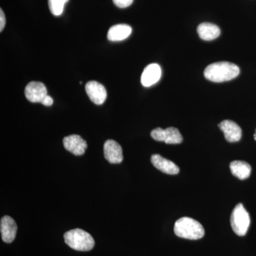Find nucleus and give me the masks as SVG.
<instances>
[{
	"mask_svg": "<svg viewBox=\"0 0 256 256\" xmlns=\"http://www.w3.org/2000/svg\"><path fill=\"white\" fill-rule=\"evenodd\" d=\"M151 136L154 140L164 142L166 144H180L183 138L178 128L170 127L166 129L158 128L151 132Z\"/></svg>",
	"mask_w": 256,
	"mask_h": 256,
	"instance_id": "39448f33",
	"label": "nucleus"
},
{
	"mask_svg": "<svg viewBox=\"0 0 256 256\" xmlns=\"http://www.w3.org/2000/svg\"><path fill=\"white\" fill-rule=\"evenodd\" d=\"M63 142L65 149L75 156H82L87 149V142L77 134H72L64 138Z\"/></svg>",
	"mask_w": 256,
	"mask_h": 256,
	"instance_id": "1a4fd4ad",
	"label": "nucleus"
},
{
	"mask_svg": "<svg viewBox=\"0 0 256 256\" xmlns=\"http://www.w3.org/2000/svg\"><path fill=\"white\" fill-rule=\"evenodd\" d=\"M104 156L110 164H120L124 160L122 148L112 140H108L104 144Z\"/></svg>",
	"mask_w": 256,
	"mask_h": 256,
	"instance_id": "6e6552de",
	"label": "nucleus"
},
{
	"mask_svg": "<svg viewBox=\"0 0 256 256\" xmlns=\"http://www.w3.org/2000/svg\"><path fill=\"white\" fill-rule=\"evenodd\" d=\"M174 232L178 237L188 240H198L203 238L205 234L202 224L190 217H182L176 220Z\"/></svg>",
	"mask_w": 256,
	"mask_h": 256,
	"instance_id": "f03ea898",
	"label": "nucleus"
},
{
	"mask_svg": "<svg viewBox=\"0 0 256 256\" xmlns=\"http://www.w3.org/2000/svg\"><path fill=\"white\" fill-rule=\"evenodd\" d=\"M218 127L224 132L225 139L229 142H238L242 137V130L234 121L226 120L222 121Z\"/></svg>",
	"mask_w": 256,
	"mask_h": 256,
	"instance_id": "9d476101",
	"label": "nucleus"
},
{
	"mask_svg": "<svg viewBox=\"0 0 256 256\" xmlns=\"http://www.w3.org/2000/svg\"><path fill=\"white\" fill-rule=\"evenodd\" d=\"M230 170L232 174L239 180H246L250 176L252 172V166L248 163L244 161L232 162L230 164Z\"/></svg>",
	"mask_w": 256,
	"mask_h": 256,
	"instance_id": "dca6fc26",
	"label": "nucleus"
},
{
	"mask_svg": "<svg viewBox=\"0 0 256 256\" xmlns=\"http://www.w3.org/2000/svg\"><path fill=\"white\" fill-rule=\"evenodd\" d=\"M116 6L119 8H126L132 4L133 0H112Z\"/></svg>",
	"mask_w": 256,
	"mask_h": 256,
	"instance_id": "a211bd4d",
	"label": "nucleus"
},
{
	"mask_svg": "<svg viewBox=\"0 0 256 256\" xmlns=\"http://www.w3.org/2000/svg\"><path fill=\"white\" fill-rule=\"evenodd\" d=\"M86 92L90 100L96 105H102L107 98L106 88L100 82L94 80L87 82Z\"/></svg>",
	"mask_w": 256,
	"mask_h": 256,
	"instance_id": "423d86ee",
	"label": "nucleus"
},
{
	"mask_svg": "<svg viewBox=\"0 0 256 256\" xmlns=\"http://www.w3.org/2000/svg\"><path fill=\"white\" fill-rule=\"evenodd\" d=\"M254 139H255L256 140V134H254Z\"/></svg>",
	"mask_w": 256,
	"mask_h": 256,
	"instance_id": "412c9836",
	"label": "nucleus"
},
{
	"mask_svg": "<svg viewBox=\"0 0 256 256\" xmlns=\"http://www.w3.org/2000/svg\"><path fill=\"white\" fill-rule=\"evenodd\" d=\"M132 33V28L128 24H117L111 26L108 32V40L111 42H119L126 40Z\"/></svg>",
	"mask_w": 256,
	"mask_h": 256,
	"instance_id": "4468645a",
	"label": "nucleus"
},
{
	"mask_svg": "<svg viewBox=\"0 0 256 256\" xmlns=\"http://www.w3.org/2000/svg\"><path fill=\"white\" fill-rule=\"evenodd\" d=\"M64 240L69 247L78 252H89L95 246L92 235L80 228L67 232L64 234Z\"/></svg>",
	"mask_w": 256,
	"mask_h": 256,
	"instance_id": "7ed1b4c3",
	"label": "nucleus"
},
{
	"mask_svg": "<svg viewBox=\"0 0 256 256\" xmlns=\"http://www.w3.org/2000/svg\"><path fill=\"white\" fill-rule=\"evenodd\" d=\"M5 24H6V18L4 12H3L2 10H0V32H2L5 26Z\"/></svg>",
	"mask_w": 256,
	"mask_h": 256,
	"instance_id": "6ab92c4d",
	"label": "nucleus"
},
{
	"mask_svg": "<svg viewBox=\"0 0 256 256\" xmlns=\"http://www.w3.org/2000/svg\"><path fill=\"white\" fill-rule=\"evenodd\" d=\"M25 96L32 102H43L47 96V89L41 82H32L25 88Z\"/></svg>",
	"mask_w": 256,
	"mask_h": 256,
	"instance_id": "0eeeda50",
	"label": "nucleus"
},
{
	"mask_svg": "<svg viewBox=\"0 0 256 256\" xmlns=\"http://www.w3.org/2000/svg\"><path fill=\"white\" fill-rule=\"evenodd\" d=\"M0 230L3 242L8 244L12 242L16 237L18 230L16 222L9 216H3L0 222Z\"/></svg>",
	"mask_w": 256,
	"mask_h": 256,
	"instance_id": "9b49d317",
	"label": "nucleus"
},
{
	"mask_svg": "<svg viewBox=\"0 0 256 256\" xmlns=\"http://www.w3.org/2000/svg\"><path fill=\"white\" fill-rule=\"evenodd\" d=\"M240 69L236 64L222 62L210 64L204 70V76L212 82H228L238 76Z\"/></svg>",
	"mask_w": 256,
	"mask_h": 256,
	"instance_id": "f257e3e1",
	"label": "nucleus"
},
{
	"mask_svg": "<svg viewBox=\"0 0 256 256\" xmlns=\"http://www.w3.org/2000/svg\"><path fill=\"white\" fill-rule=\"evenodd\" d=\"M250 223L249 214L242 204H238L230 215V226L234 233L239 236H244L247 234Z\"/></svg>",
	"mask_w": 256,
	"mask_h": 256,
	"instance_id": "20e7f679",
	"label": "nucleus"
},
{
	"mask_svg": "<svg viewBox=\"0 0 256 256\" xmlns=\"http://www.w3.org/2000/svg\"><path fill=\"white\" fill-rule=\"evenodd\" d=\"M162 76L161 68L158 64H152L144 69L141 82L144 87H150L159 82Z\"/></svg>",
	"mask_w": 256,
	"mask_h": 256,
	"instance_id": "ddd939ff",
	"label": "nucleus"
},
{
	"mask_svg": "<svg viewBox=\"0 0 256 256\" xmlns=\"http://www.w3.org/2000/svg\"><path fill=\"white\" fill-rule=\"evenodd\" d=\"M151 162L154 168L165 174L174 175L180 172V168L174 162L165 159L160 154H153L151 156Z\"/></svg>",
	"mask_w": 256,
	"mask_h": 256,
	"instance_id": "f8f14e48",
	"label": "nucleus"
},
{
	"mask_svg": "<svg viewBox=\"0 0 256 256\" xmlns=\"http://www.w3.org/2000/svg\"><path fill=\"white\" fill-rule=\"evenodd\" d=\"M198 36L205 41H212L218 38L220 34V28L212 23H202L197 28Z\"/></svg>",
	"mask_w": 256,
	"mask_h": 256,
	"instance_id": "2eb2a0df",
	"label": "nucleus"
},
{
	"mask_svg": "<svg viewBox=\"0 0 256 256\" xmlns=\"http://www.w3.org/2000/svg\"><path fill=\"white\" fill-rule=\"evenodd\" d=\"M69 0H48L50 12L54 16H60L63 13L64 6Z\"/></svg>",
	"mask_w": 256,
	"mask_h": 256,
	"instance_id": "f3484780",
	"label": "nucleus"
},
{
	"mask_svg": "<svg viewBox=\"0 0 256 256\" xmlns=\"http://www.w3.org/2000/svg\"><path fill=\"white\" fill-rule=\"evenodd\" d=\"M54 100L52 99V97H50V96L47 95L46 98L44 99L43 102H42V104L45 106H50L53 104Z\"/></svg>",
	"mask_w": 256,
	"mask_h": 256,
	"instance_id": "aec40b11",
	"label": "nucleus"
}]
</instances>
